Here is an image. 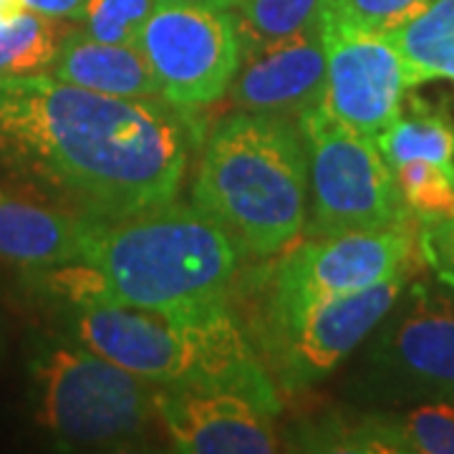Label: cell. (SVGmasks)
Here are the masks:
<instances>
[{"instance_id":"cell-1","label":"cell","mask_w":454,"mask_h":454,"mask_svg":"<svg viewBox=\"0 0 454 454\" xmlns=\"http://www.w3.org/2000/svg\"><path fill=\"white\" fill-rule=\"evenodd\" d=\"M190 139L187 109L162 97H106L51 74L0 79V160L74 215L175 200Z\"/></svg>"},{"instance_id":"cell-2","label":"cell","mask_w":454,"mask_h":454,"mask_svg":"<svg viewBox=\"0 0 454 454\" xmlns=\"http://www.w3.org/2000/svg\"><path fill=\"white\" fill-rule=\"evenodd\" d=\"M71 336L157 389L243 396L268 417L280 411L265 372L223 301L184 309L66 306Z\"/></svg>"},{"instance_id":"cell-3","label":"cell","mask_w":454,"mask_h":454,"mask_svg":"<svg viewBox=\"0 0 454 454\" xmlns=\"http://www.w3.org/2000/svg\"><path fill=\"white\" fill-rule=\"evenodd\" d=\"M243 247L197 205L167 200L116 217L79 215V260L94 265L112 306L184 309L225 301Z\"/></svg>"},{"instance_id":"cell-4","label":"cell","mask_w":454,"mask_h":454,"mask_svg":"<svg viewBox=\"0 0 454 454\" xmlns=\"http://www.w3.org/2000/svg\"><path fill=\"white\" fill-rule=\"evenodd\" d=\"M195 205L247 255L270 258L306 227L309 154L288 114L238 112L210 131L195 177Z\"/></svg>"},{"instance_id":"cell-5","label":"cell","mask_w":454,"mask_h":454,"mask_svg":"<svg viewBox=\"0 0 454 454\" xmlns=\"http://www.w3.org/2000/svg\"><path fill=\"white\" fill-rule=\"evenodd\" d=\"M28 396L59 450H127L157 419V387L64 333L33 336Z\"/></svg>"},{"instance_id":"cell-6","label":"cell","mask_w":454,"mask_h":454,"mask_svg":"<svg viewBox=\"0 0 454 454\" xmlns=\"http://www.w3.org/2000/svg\"><path fill=\"white\" fill-rule=\"evenodd\" d=\"M298 124L309 154V238L414 220L373 137L340 124L324 104L298 114Z\"/></svg>"},{"instance_id":"cell-7","label":"cell","mask_w":454,"mask_h":454,"mask_svg":"<svg viewBox=\"0 0 454 454\" xmlns=\"http://www.w3.org/2000/svg\"><path fill=\"white\" fill-rule=\"evenodd\" d=\"M419 253V220L310 238L291 250L273 273L268 328L273 346L291 333L306 310L396 276H411Z\"/></svg>"},{"instance_id":"cell-8","label":"cell","mask_w":454,"mask_h":454,"mask_svg":"<svg viewBox=\"0 0 454 454\" xmlns=\"http://www.w3.org/2000/svg\"><path fill=\"white\" fill-rule=\"evenodd\" d=\"M369 387L396 402L454 404V291L411 283L376 325Z\"/></svg>"},{"instance_id":"cell-9","label":"cell","mask_w":454,"mask_h":454,"mask_svg":"<svg viewBox=\"0 0 454 454\" xmlns=\"http://www.w3.org/2000/svg\"><path fill=\"white\" fill-rule=\"evenodd\" d=\"M137 46L179 109L210 106L225 97L240 64V35L215 3H160L137 35Z\"/></svg>"},{"instance_id":"cell-10","label":"cell","mask_w":454,"mask_h":454,"mask_svg":"<svg viewBox=\"0 0 454 454\" xmlns=\"http://www.w3.org/2000/svg\"><path fill=\"white\" fill-rule=\"evenodd\" d=\"M325 51L324 109L351 129L379 137L402 114L406 74L387 33L364 28L321 3Z\"/></svg>"},{"instance_id":"cell-11","label":"cell","mask_w":454,"mask_h":454,"mask_svg":"<svg viewBox=\"0 0 454 454\" xmlns=\"http://www.w3.org/2000/svg\"><path fill=\"white\" fill-rule=\"evenodd\" d=\"M406 283L409 276L389 278L379 286L331 298L306 310L291 333L270 348L280 387L306 389L339 369L394 309Z\"/></svg>"},{"instance_id":"cell-12","label":"cell","mask_w":454,"mask_h":454,"mask_svg":"<svg viewBox=\"0 0 454 454\" xmlns=\"http://www.w3.org/2000/svg\"><path fill=\"white\" fill-rule=\"evenodd\" d=\"M325 51L318 23L258 43H240V64L227 89L240 112L301 114L321 104Z\"/></svg>"},{"instance_id":"cell-13","label":"cell","mask_w":454,"mask_h":454,"mask_svg":"<svg viewBox=\"0 0 454 454\" xmlns=\"http://www.w3.org/2000/svg\"><path fill=\"white\" fill-rule=\"evenodd\" d=\"M157 422L182 454H268L278 450L270 417L243 396L157 389Z\"/></svg>"},{"instance_id":"cell-14","label":"cell","mask_w":454,"mask_h":454,"mask_svg":"<svg viewBox=\"0 0 454 454\" xmlns=\"http://www.w3.org/2000/svg\"><path fill=\"white\" fill-rule=\"evenodd\" d=\"M306 450L356 454H454V404H417L369 414L354 424H324Z\"/></svg>"},{"instance_id":"cell-15","label":"cell","mask_w":454,"mask_h":454,"mask_svg":"<svg viewBox=\"0 0 454 454\" xmlns=\"http://www.w3.org/2000/svg\"><path fill=\"white\" fill-rule=\"evenodd\" d=\"M49 74L59 82L106 97H162L160 83L137 43H101L76 28L66 35Z\"/></svg>"},{"instance_id":"cell-16","label":"cell","mask_w":454,"mask_h":454,"mask_svg":"<svg viewBox=\"0 0 454 454\" xmlns=\"http://www.w3.org/2000/svg\"><path fill=\"white\" fill-rule=\"evenodd\" d=\"M79 260V215L0 190V262L51 268Z\"/></svg>"},{"instance_id":"cell-17","label":"cell","mask_w":454,"mask_h":454,"mask_svg":"<svg viewBox=\"0 0 454 454\" xmlns=\"http://www.w3.org/2000/svg\"><path fill=\"white\" fill-rule=\"evenodd\" d=\"M404 64L406 83H454V0H432L422 13L387 33Z\"/></svg>"},{"instance_id":"cell-18","label":"cell","mask_w":454,"mask_h":454,"mask_svg":"<svg viewBox=\"0 0 454 454\" xmlns=\"http://www.w3.org/2000/svg\"><path fill=\"white\" fill-rule=\"evenodd\" d=\"M384 160L391 169L409 162H432L454 169V127L439 112L417 106L399 114L387 129L376 137Z\"/></svg>"},{"instance_id":"cell-19","label":"cell","mask_w":454,"mask_h":454,"mask_svg":"<svg viewBox=\"0 0 454 454\" xmlns=\"http://www.w3.org/2000/svg\"><path fill=\"white\" fill-rule=\"evenodd\" d=\"M74 31L68 20L23 11L16 20L0 26V79L49 74L66 35Z\"/></svg>"},{"instance_id":"cell-20","label":"cell","mask_w":454,"mask_h":454,"mask_svg":"<svg viewBox=\"0 0 454 454\" xmlns=\"http://www.w3.org/2000/svg\"><path fill=\"white\" fill-rule=\"evenodd\" d=\"M324 0H217L225 8L240 43L276 41L318 23Z\"/></svg>"},{"instance_id":"cell-21","label":"cell","mask_w":454,"mask_h":454,"mask_svg":"<svg viewBox=\"0 0 454 454\" xmlns=\"http://www.w3.org/2000/svg\"><path fill=\"white\" fill-rule=\"evenodd\" d=\"M404 205L419 223L454 217V169L432 162H409L394 169Z\"/></svg>"},{"instance_id":"cell-22","label":"cell","mask_w":454,"mask_h":454,"mask_svg":"<svg viewBox=\"0 0 454 454\" xmlns=\"http://www.w3.org/2000/svg\"><path fill=\"white\" fill-rule=\"evenodd\" d=\"M154 8L157 0H89L82 31L101 43H137V35Z\"/></svg>"},{"instance_id":"cell-23","label":"cell","mask_w":454,"mask_h":454,"mask_svg":"<svg viewBox=\"0 0 454 454\" xmlns=\"http://www.w3.org/2000/svg\"><path fill=\"white\" fill-rule=\"evenodd\" d=\"M324 3L364 28L389 33L404 26L409 18L422 13L432 0H324Z\"/></svg>"},{"instance_id":"cell-24","label":"cell","mask_w":454,"mask_h":454,"mask_svg":"<svg viewBox=\"0 0 454 454\" xmlns=\"http://www.w3.org/2000/svg\"><path fill=\"white\" fill-rule=\"evenodd\" d=\"M419 253L439 283L454 291V217L419 223Z\"/></svg>"},{"instance_id":"cell-25","label":"cell","mask_w":454,"mask_h":454,"mask_svg":"<svg viewBox=\"0 0 454 454\" xmlns=\"http://www.w3.org/2000/svg\"><path fill=\"white\" fill-rule=\"evenodd\" d=\"M26 11L59 20H82L89 0H23Z\"/></svg>"},{"instance_id":"cell-26","label":"cell","mask_w":454,"mask_h":454,"mask_svg":"<svg viewBox=\"0 0 454 454\" xmlns=\"http://www.w3.org/2000/svg\"><path fill=\"white\" fill-rule=\"evenodd\" d=\"M23 11H26V3L23 0H0V26L16 20Z\"/></svg>"},{"instance_id":"cell-27","label":"cell","mask_w":454,"mask_h":454,"mask_svg":"<svg viewBox=\"0 0 454 454\" xmlns=\"http://www.w3.org/2000/svg\"><path fill=\"white\" fill-rule=\"evenodd\" d=\"M160 3H215L217 5V0H157V5Z\"/></svg>"}]
</instances>
